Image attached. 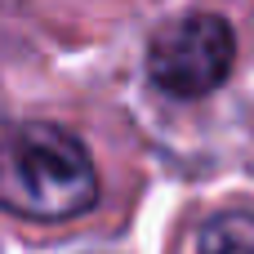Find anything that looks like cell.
<instances>
[{"mask_svg":"<svg viewBox=\"0 0 254 254\" xmlns=\"http://www.w3.org/2000/svg\"><path fill=\"white\" fill-rule=\"evenodd\" d=\"M98 201V174L76 134L49 121H0V210L76 219Z\"/></svg>","mask_w":254,"mask_h":254,"instance_id":"cell-1","label":"cell"},{"mask_svg":"<svg viewBox=\"0 0 254 254\" xmlns=\"http://www.w3.org/2000/svg\"><path fill=\"white\" fill-rule=\"evenodd\" d=\"M237 36L219 13H183L165 22L147 45V76L174 98H201L232 71Z\"/></svg>","mask_w":254,"mask_h":254,"instance_id":"cell-2","label":"cell"},{"mask_svg":"<svg viewBox=\"0 0 254 254\" xmlns=\"http://www.w3.org/2000/svg\"><path fill=\"white\" fill-rule=\"evenodd\" d=\"M183 254H254V214H210Z\"/></svg>","mask_w":254,"mask_h":254,"instance_id":"cell-3","label":"cell"}]
</instances>
